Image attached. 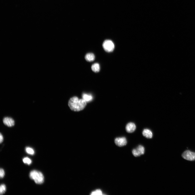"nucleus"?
<instances>
[{"instance_id": "obj_17", "label": "nucleus", "mask_w": 195, "mask_h": 195, "mask_svg": "<svg viewBox=\"0 0 195 195\" xmlns=\"http://www.w3.org/2000/svg\"><path fill=\"white\" fill-rule=\"evenodd\" d=\"M5 174V172L4 169L1 168V170H0V177H1V178H3L4 177Z\"/></svg>"}, {"instance_id": "obj_13", "label": "nucleus", "mask_w": 195, "mask_h": 195, "mask_svg": "<svg viewBox=\"0 0 195 195\" xmlns=\"http://www.w3.org/2000/svg\"><path fill=\"white\" fill-rule=\"evenodd\" d=\"M23 163L28 165H30L32 163L31 160L28 157H24L23 159Z\"/></svg>"}, {"instance_id": "obj_8", "label": "nucleus", "mask_w": 195, "mask_h": 195, "mask_svg": "<svg viewBox=\"0 0 195 195\" xmlns=\"http://www.w3.org/2000/svg\"><path fill=\"white\" fill-rule=\"evenodd\" d=\"M136 128V125L133 123H128L126 126V130L127 132L131 133L134 132Z\"/></svg>"}, {"instance_id": "obj_1", "label": "nucleus", "mask_w": 195, "mask_h": 195, "mask_svg": "<svg viewBox=\"0 0 195 195\" xmlns=\"http://www.w3.org/2000/svg\"><path fill=\"white\" fill-rule=\"evenodd\" d=\"M68 106L72 111L78 112L82 110L87 105V102L83 99H79L77 97L71 98L68 103Z\"/></svg>"}, {"instance_id": "obj_10", "label": "nucleus", "mask_w": 195, "mask_h": 195, "mask_svg": "<svg viewBox=\"0 0 195 195\" xmlns=\"http://www.w3.org/2000/svg\"><path fill=\"white\" fill-rule=\"evenodd\" d=\"M95 58L94 55L92 53L87 54L85 57L86 60L89 62L94 61L95 60Z\"/></svg>"}, {"instance_id": "obj_14", "label": "nucleus", "mask_w": 195, "mask_h": 195, "mask_svg": "<svg viewBox=\"0 0 195 195\" xmlns=\"http://www.w3.org/2000/svg\"><path fill=\"white\" fill-rule=\"evenodd\" d=\"M6 191V188L5 185L2 184L0 187V194L1 195L4 194Z\"/></svg>"}, {"instance_id": "obj_7", "label": "nucleus", "mask_w": 195, "mask_h": 195, "mask_svg": "<svg viewBox=\"0 0 195 195\" xmlns=\"http://www.w3.org/2000/svg\"><path fill=\"white\" fill-rule=\"evenodd\" d=\"M3 122L4 124L8 127H12L14 125V120L11 118L6 117L4 118Z\"/></svg>"}, {"instance_id": "obj_5", "label": "nucleus", "mask_w": 195, "mask_h": 195, "mask_svg": "<svg viewBox=\"0 0 195 195\" xmlns=\"http://www.w3.org/2000/svg\"><path fill=\"white\" fill-rule=\"evenodd\" d=\"M145 152V148L143 146L139 145L136 149L133 150L132 153L134 156L137 157L144 154Z\"/></svg>"}, {"instance_id": "obj_2", "label": "nucleus", "mask_w": 195, "mask_h": 195, "mask_svg": "<svg viewBox=\"0 0 195 195\" xmlns=\"http://www.w3.org/2000/svg\"><path fill=\"white\" fill-rule=\"evenodd\" d=\"M30 178L34 180L37 184L43 183L44 181V177L43 174L41 172L36 170L31 171L29 174Z\"/></svg>"}, {"instance_id": "obj_15", "label": "nucleus", "mask_w": 195, "mask_h": 195, "mask_svg": "<svg viewBox=\"0 0 195 195\" xmlns=\"http://www.w3.org/2000/svg\"><path fill=\"white\" fill-rule=\"evenodd\" d=\"M83 99L86 102H89L91 101L92 98V96L86 94H84L82 96Z\"/></svg>"}, {"instance_id": "obj_16", "label": "nucleus", "mask_w": 195, "mask_h": 195, "mask_svg": "<svg viewBox=\"0 0 195 195\" xmlns=\"http://www.w3.org/2000/svg\"><path fill=\"white\" fill-rule=\"evenodd\" d=\"M91 195H102V192L99 189H98L96 191H93L91 194Z\"/></svg>"}, {"instance_id": "obj_12", "label": "nucleus", "mask_w": 195, "mask_h": 195, "mask_svg": "<svg viewBox=\"0 0 195 195\" xmlns=\"http://www.w3.org/2000/svg\"><path fill=\"white\" fill-rule=\"evenodd\" d=\"M25 150H26L28 154L30 155H33L35 154V151L31 147H27L25 149Z\"/></svg>"}, {"instance_id": "obj_18", "label": "nucleus", "mask_w": 195, "mask_h": 195, "mask_svg": "<svg viewBox=\"0 0 195 195\" xmlns=\"http://www.w3.org/2000/svg\"><path fill=\"white\" fill-rule=\"evenodd\" d=\"M3 135L1 133L0 134V143H1L3 141Z\"/></svg>"}, {"instance_id": "obj_11", "label": "nucleus", "mask_w": 195, "mask_h": 195, "mask_svg": "<svg viewBox=\"0 0 195 195\" xmlns=\"http://www.w3.org/2000/svg\"><path fill=\"white\" fill-rule=\"evenodd\" d=\"M91 69L93 72H98L100 70L99 65L98 63L93 64L91 66Z\"/></svg>"}, {"instance_id": "obj_4", "label": "nucleus", "mask_w": 195, "mask_h": 195, "mask_svg": "<svg viewBox=\"0 0 195 195\" xmlns=\"http://www.w3.org/2000/svg\"><path fill=\"white\" fill-rule=\"evenodd\" d=\"M182 156L185 159L189 161L195 160V152L189 150H186L183 153Z\"/></svg>"}, {"instance_id": "obj_6", "label": "nucleus", "mask_w": 195, "mask_h": 195, "mask_svg": "<svg viewBox=\"0 0 195 195\" xmlns=\"http://www.w3.org/2000/svg\"><path fill=\"white\" fill-rule=\"evenodd\" d=\"M115 143L117 146L121 147L126 145L127 143V141L125 137L118 138L115 139Z\"/></svg>"}, {"instance_id": "obj_3", "label": "nucleus", "mask_w": 195, "mask_h": 195, "mask_svg": "<svg viewBox=\"0 0 195 195\" xmlns=\"http://www.w3.org/2000/svg\"><path fill=\"white\" fill-rule=\"evenodd\" d=\"M103 46L106 51L108 52L113 51L115 48L113 42L109 40H106L104 42Z\"/></svg>"}, {"instance_id": "obj_9", "label": "nucleus", "mask_w": 195, "mask_h": 195, "mask_svg": "<svg viewBox=\"0 0 195 195\" xmlns=\"http://www.w3.org/2000/svg\"><path fill=\"white\" fill-rule=\"evenodd\" d=\"M142 134L144 137L148 139H151L152 136V133L151 131L147 129H144Z\"/></svg>"}]
</instances>
